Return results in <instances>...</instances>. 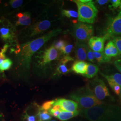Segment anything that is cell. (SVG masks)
<instances>
[{
	"label": "cell",
	"instance_id": "30",
	"mask_svg": "<svg viewBox=\"0 0 121 121\" xmlns=\"http://www.w3.org/2000/svg\"><path fill=\"white\" fill-rule=\"evenodd\" d=\"M73 48V46L72 44H66L60 52L65 55H69L71 52Z\"/></svg>",
	"mask_w": 121,
	"mask_h": 121
},
{
	"label": "cell",
	"instance_id": "17",
	"mask_svg": "<svg viewBox=\"0 0 121 121\" xmlns=\"http://www.w3.org/2000/svg\"><path fill=\"white\" fill-rule=\"evenodd\" d=\"M104 54L109 58L119 56V52L115 43L112 40L109 41L107 43L104 51Z\"/></svg>",
	"mask_w": 121,
	"mask_h": 121
},
{
	"label": "cell",
	"instance_id": "35",
	"mask_svg": "<svg viewBox=\"0 0 121 121\" xmlns=\"http://www.w3.org/2000/svg\"><path fill=\"white\" fill-rule=\"evenodd\" d=\"M60 111H61L60 110H56L53 109L52 108H51L48 111V112H49V113L51 116H52L55 117H57L58 116V115L59 114V113H60Z\"/></svg>",
	"mask_w": 121,
	"mask_h": 121
},
{
	"label": "cell",
	"instance_id": "13",
	"mask_svg": "<svg viewBox=\"0 0 121 121\" xmlns=\"http://www.w3.org/2000/svg\"><path fill=\"white\" fill-rule=\"evenodd\" d=\"M88 48L89 47L85 43L77 42L74 47V53L77 60L84 61L86 59Z\"/></svg>",
	"mask_w": 121,
	"mask_h": 121
},
{
	"label": "cell",
	"instance_id": "26",
	"mask_svg": "<svg viewBox=\"0 0 121 121\" xmlns=\"http://www.w3.org/2000/svg\"><path fill=\"white\" fill-rule=\"evenodd\" d=\"M66 45V42L65 40L63 39H59L55 42L52 44V46L57 50L61 51Z\"/></svg>",
	"mask_w": 121,
	"mask_h": 121
},
{
	"label": "cell",
	"instance_id": "8",
	"mask_svg": "<svg viewBox=\"0 0 121 121\" xmlns=\"http://www.w3.org/2000/svg\"><path fill=\"white\" fill-rule=\"evenodd\" d=\"M93 34V27L90 24L78 22L73 26V35L78 43H86L92 37Z\"/></svg>",
	"mask_w": 121,
	"mask_h": 121
},
{
	"label": "cell",
	"instance_id": "21",
	"mask_svg": "<svg viewBox=\"0 0 121 121\" xmlns=\"http://www.w3.org/2000/svg\"><path fill=\"white\" fill-rule=\"evenodd\" d=\"M69 72V70L68 69L65 64L59 61L54 75L55 76H60L68 73Z\"/></svg>",
	"mask_w": 121,
	"mask_h": 121
},
{
	"label": "cell",
	"instance_id": "36",
	"mask_svg": "<svg viewBox=\"0 0 121 121\" xmlns=\"http://www.w3.org/2000/svg\"><path fill=\"white\" fill-rule=\"evenodd\" d=\"M115 66L121 73V59H117L114 62Z\"/></svg>",
	"mask_w": 121,
	"mask_h": 121
},
{
	"label": "cell",
	"instance_id": "39",
	"mask_svg": "<svg viewBox=\"0 0 121 121\" xmlns=\"http://www.w3.org/2000/svg\"><path fill=\"white\" fill-rule=\"evenodd\" d=\"M4 73H1V72L0 71V77H4Z\"/></svg>",
	"mask_w": 121,
	"mask_h": 121
},
{
	"label": "cell",
	"instance_id": "31",
	"mask_svg": "<svg viewBox=\"0 0 121 121\" xmlns=\"http://www.w3.org/2000/svg\"><path fill=\"white\" fill-rule=\"evenodd\" d=\"M23 3L22 0H11L9 2V4L13 8H17L20 7Z\"/></svg>",
	"mask_w": 121,
	"mask_h": 121
},
{
	"label": "cell",
	"instance_id": "32",
	"mask_svg": "<svg viewBox=\"0 0 121 121\" xmlns=\"http://www.w3.org/2000/svg\"><path fill=\"white\" fill-rule=\"evenodd\" d=\"M86 58L88 60L91 62H94L95 60V56L94 55L93 51L92 50H91L89 48H88L87 52Z\"/></svg>",
	"mask_w": 121,
	"mask_h": 121
},
{
	"label": "cell",
	"instance_id": "9",
	"mask_svg": "<svg viewBox=\"0 0 121 121\" xmlns=\"http://www.w3.org/2000/svg\"><path fill=\"white\" fill-rule=\"evenodd\" d=\"M87 85L95 97L100 101L103 102V100L107 98L113 100L104 81L98 77H95Z\"/></svg>",
	"mask_w": 121,
	"mask_h": 121
},
{
	"label": "cell",
	"instance_id": "29",
	"mask_svg": "<svg viewBox=\"0 0 121 121\" xmlns=\"http://www.w3.org/2000/svg\"><path fill=\"white\" fill-rule=\"evenodd\" d=\"M108 82L109 84V85L112 89L113 91L115 93V94H116L117 95H119L121 90V86L110 81H108Z\"/></svg>",
	"mask_w": 121,
	"mask_h": 121
},
{
	"label": "cell",
	"instance_id": "2",
	"mask_svg": "<svg viewBox=\"0 0 121 121\" xmlns=\"http://www.w3.org/2000/svg\"><path fill=\"white\" fill-rule=\"evenodd\" d=\"M79 115L90 121H121V107L104 103L90 108L79 109Z\"/></svg>",
	"mask_w": 121,
	"mask_h": 121
},
{
	"label": "cell",
	"instance_id": "3",
	"mask_svg": "<svg viewBox=\"0 0 121 121\" xmlns=\"http://www.w3.org/2000/svg\"><path fill=\"white\" fill-rule=\"evenodd\" d=\"M69 97L78 103L79 109L90 108L104 103L95 97L87 84L72 92Z\"/></svg>",
	"mask_w": 121,
	"mask_h": 121
},
{
	"label": "cell",
	"instance_id": "6",
	"mask_svg": "<svg viewBox=\"0 0 121 121\" xmlns=\"http://www.w3.org/2000/svg\"><path fill=\"white\" fill-rule=\"evenodd\" d=\"M0 39L5 44L12 45L17 42V33L13 23L5 17L0 19Z\"/></svg>",
	"mask_w": 121,
	"mask_h": 121
},
{
	"label": "cell",
	"instance_id": "11",
	"mask_svg": "<svg viewBox=\"0 0 121 121\" xmlns=\"http://www.w3.org/2000/svg\"><path fill=\"white\" fill-rule=\"evenodd\" d=\"M59 105L61 111L73 112L79 110L78 103L72 99L64 98L57 99L54 100L53 105Z\"/></svg>",
	"mask_w": 121,
	"mask_h": 121
},
{
	"label": "cell",
	"instance_id": "5",
	"mask_svg": "<svg viewBox=\"0 0 121 121\" xmlns=\"http://www.w3.org/2000/svg\"><path fill=\"white\" fill-rule=\"evenodd\" d=\"M73 1L78 7L79 22L88 24L93 23L98 12L94 2L90 0L87 3H82L79 0H73Z\"/></svg>",
	"mask_w": 121,
	"mask_h": 121
},
{
	"label": "cell",
	"instance_id": "34",
	"mask_svg": "<svg viewBox=\"0 0 121 121\" xmlns=\"http://www.w3.org/2000/svg\"><path fill=\"white\" fill-rule=\"evenodd\" d=\"M73 60V58L71 57L69 55H64V56H63V57L60 59V61L66 64L68 62Z\"/></svg>",
	"mask_w": 121,
	"mask_h": 121
},
{
	"label": "cell",
	"instance_id": "27",
	"mask_svg": "<svg viewBox=\"0 0 121 121\" xmlns=\"http://www.w3.org/2000/svg\"><path fill=\"white\" fill-rule=\"evenodd\" d=\"M54 103V100H48V101H45L40 106V108L42 110L48 111L51 108H52L53 105Z\"/></svg>",
	"mask_w": 121,
	"mask_h": 121
},
{
	"label": "cell",
	"instance_id": "44",
	"mask_svg": "<svg viewBox=\"0 0 121 121\" xmlns=\"http://www.w3.org/2000/svg\"><path fill=\"white\" fill-rule=\"evenodd\" d=\"M120 9H121V8H120Z\"/></svg>",
	"mask_w": 121,
	"mask_h": 121
},
{
	"label": "cell",
	"instance_id": "40",
	"mask_svg": "<svg viewBox=\"0 0 121 121\" xmlns=\"http://www.w3.org/2000/svg\"><path fill=\"white\" fill-rule=\"evenodd\" d=\"M0 121H3L2 117H1V116L0 115Z\"/></svg>",
	"mask_w": 121,
	"mask_h": 121
},
{
	"label": "cell",
	"instance_id": "10",
	"mask_svg": "<svg viewBox=\"0 0 121 121\" xmlns=\"http://www.w3.org/2000/svg\"><path fill=\"white\" fill-rule=\"evenodd\" d=\"M121 36V11L115 17L110 18L104 31V36L106 40Z\"/></svg>",
	"mask_w": 121,
	"mask_h": 121
},
{
	"label": "cell",
	"instance_id": "15",
	"mask_svg": "<svg viewBox=\"0 0 121 121\" xmlns=\"http://www.w3.org/2000/svg\"><path fill=\"white\" fill-rule=\"evenodd\" d=\"M16 20L15 25L16 26H26L31 25V14L28 12L17 13L16 15Z\"/></svg>",
	"mask_w": 121,
	"mask_h": 121
},
{
	"label": "cell",
	"instance_id": "41",
	"mask_svg": "<svg viewBox=\"0 0 121 121\" xmlns=\"http://www.w3.org/2000/svg\"><path fill=\"white\" fill-rule=\"evenodd\" d=\"M56 121V120H49V121Z\"/></svg>",
	"mask_w": 121,
	"mask_h": 121
},
{
	"label": "cell",
	"instance_id": "25",
	"mask_svg": "<svg viewBox=\"0 0 121 121\" xmlns=\"http://www.w3.org/2000/svg\"><path fill=\"white\" fill-rule=\"evenodd\" d=\"M61 13L63 16L66 17L77 18L78 17V12L73 10L62 9Z\"/></svg>",
	"mask_w": 121,
	"mask_h": 121
},
{
	"label": "cell",
	"instance_id": "14",
	"mask_svg": "<svg viewBox=\"0 0 121 121\" xmlns=\"http://www.w3.org/2000/svg\"><path fill=\"white\" fill-rule=\"evenodd\" d=\"M40 106L38 105L35 110L33 109V105L30 106L22 115V121H41L38 116V112Z\"/></svg>",
	"mask_w": 121,
	"mask_h": 121
},
{
	"label": "cell",
	"instance_id": "38",
	"mask_svg": "<svg viewBox=\"0 0 121 121\" xmlns=\"http://www.w3.org/2000/svg\"><path fill=\"white\" fill-rule=\"evenodd\" d=\"M79 0L82 3H87L90 1V0Z\"/></svg>",
	"mask_w": 121,
	"mask_h": 121
},
{
	"label": "cell",
	"instance_id": "37",
	"mask_svg": "<svg viewBox=\"0 0 121 121\" xmlns=\"http://www.w3.org/2000/svg\"><path fill=\"white\" fill-rule=\"evenodd\" d=\"M109 0H97L96 1V3L99 5H104L108 3Z\"/></svg>",
	"mask_w": 121,
	"mask_h": 121
},
{
	"label": "cell",
	"instance_id": "19",
	"mask_svg": "<svg viewBox=\"0 0 121 121\" xmlns=\"http://www.w3.org/2000/svg\"><path fill=\"white\" fill-rule=\"evenodd\" d=\"M99 70V67L96 65L88 64L86 73H85L84 76L87 78H93L97 74Z\"/></svg>",
	"mask_w": 121,
	"mask_h": 121
},
{
	"label": "cell",
	"instance_id": "22",
	"mask_svg": "<svg viewBox=\"0 0 121 121\" xmlns=\"http://www.w3.org/2000/svg\"><path fill=\"white\" fill-rule=\"evenodd\" d=\"M95 59L99 63L108 62L111 60V58L106 56L103 52H95L93 51Z\"/></svg>",
	"mask_w": 121,
	"mask_h": 121
},
{
	"label": "cell",
	"instance_id": "23",
	"mask_svg": "<svg viewBox=\"0 0 121 121\" xmlns=\"http://www.w3.org/2000/svg\"><path fill=\"white\" fill-rule=\"evenodd\" d=\"M38 116L41 121H48L52 119V116L48 111L41 110L40 106L38 112Z\"/></svg>",
	"mask_w": 121,
	"mask_h": 121
},
{
	"label": "cell",
	"instance_id": "12",
	"mask_svg": "<svg viewBox=\"0 0 121 121\" xmlns=\"http://www.w3.org/2000/svg\"><path fill=\"white\" fill-rule=\"evenodd\" d=\"M106 40V39L104 36H92L89 39L88 44L89 48L94 52H103L104 43Z\"/></svg>",
	"mask_w": 121,
	"mask_h": 121
},
{
	"label": "cell",
	"instance_id": "33",
	"mask_svg": "<svg viewBox=\"0 0 121 121\" xmlns=\"http://www.w3.org/2000/svg\"><path fill=\"white\" fill-rule=\"evenodd\" d=\"M109 1L111 3L110 6L112 9H117L121 4V0H111Z\"/></svg>",
	"mask_w": 121,
	"mask_h": 121
},
{
	"label": "cell",
	"instance_id": "16",
	"mask_svg": "<svg viewBox=\"0 0 121 121\" xmlns=\"http://www.w3.org/2000/svg\"><path fill=\"white\" fill-rule=\"evenodd\" d=\"M88 64L84 61L76 60L72 65L71 70L75 73L84 75L86 73Z\"/></svg>",
	"mask_w": 121,
	"mask_h": 121
},
{
	"label": "cell",
	"instance_id": "7",
	"mask_svg": "<svg viewBox=\"0 0 121 121\" xmlns=\"http://www.w3.org/2000/svg\"><path fill=\"white\" fill-rule=\"evenodd\" d=\"M60 52L52 45L35 56V67L40 69H46L54 60L58 59Z\"/></svg>",
	"mask_w": 121,
	"mask_h": 121
},
{
	"label": "cell",
	"instance_id": "43",
	"mask_svg": "<svg viewBox=\"0 0 121 121\" xmlns=\"http://www.w3.org/2000/svg\"><path fill=\"white\" fill-rule=\"evenodd\" d=\"M119 7H120V8H121V3L120 5V6H119Z\"/></svg>",
	"mask_w": 121,
	"mask_h": 121
},
{
	"label": "cell",
	"instance_id": "20",
	"mask_svg": "<svg viewBox=\"0 0 121 121\" xmlns=\"http://www.w3.org/2000/svg\"><path fill=\"white\" fill-rule=\"evenodd\" d=\"M107 81L113 82L121 87V73H115L110 75H106L102 73Z\"/></svg>",
	"mask_w": 121,
	"mask_h": 121
},
{
	"label": "cell",
	"instance_id": "4",
	"mask_svg": "<svg viewBox=\"0 0 121 121\" xmlns=\"http://www.w3.org/2000/svg\"><path fill=\"white\" fill-rule=\"evenodd\" d=\"M51 24V21L48 19L37 22L21 30L17 34L18 39L22 41H28L31 38L42 34L48 30Z\"/></svg>",
	"mask_w": 121,
	"mask_h": 121
},
{
	"label": "cell",
	"instance_id": "28",
	"mask_svg": "<svg viewBox=\"0 0 121 121\" xmlns=\"http://www.w3.org/2000/svg\"><path fill=\"white\" fill-rule=\"evenodd\" d=\"M112 41L115 43L118 49L119 52L118 56L121 58V36L112 38Z\"/></svg>",
	"mask_w": 121,
	"mask_h": 121
},
{
	"label": "cell",
	"instance_id": "24",
	"mask_svg": "<svg viewBox=\"0 0 121 121\" xmlns=\"http://www.w3.org/2000/svg\"><path fill=\"white\" fill-rule=\"evenodd\" d=\"M13 64V62L9 58H6L0 65V71L4 73V71L9 70Z\"/></svg>",
	"mask_w": 121,
	"mask_h": 121
},
{
	"label": "cell",
	"instance_id": "18",
	"mask_svg": "<svg viewBox=\"0 0 121 121\" xmlns=\"http://www.w3.org/2000/svg\"><path fill=\"white\" fill-rule=\"evenodd\" d=\"M79 114V110L73 112H65V111H60V113L56 118H57L60 120L62 121H67L70 119L73 118V117H76Z\"/></svg>",
	"mask_w": 121,
	"mask_h": 121
},
{
	"label": "cell",
	"instance_id": "1",
	"mask_svg": "<svg viewBox=\"0 0 121 121\" xmlns=\"http://www.w3.org/2000/svg\"><path fill=\"white\" fill-rule=\"evenodd\" d=\"M61 30L60 28L53 29L37 38L17 45V49L15 51V70L19 76L24 78H28L30 73L32 56L48 40L59 35Z\"/></svg>",
	"mask_w": 121,
	"mask_h": 121
},
{
	"label": "cell",
	"instance_id": "42",
	"mask_svg": "<svg viewBox=\"0 0 121 121\" xmlns=\"http://www.w3.org/2000/svg\"><path fill=\"white\" fill-rule=\"evenodd\" d=\"M120 95V96H121V91H120V95Z\"/></svg>",
	"mask_w": 121,
	"mask_h": 121
}]
</instances>
